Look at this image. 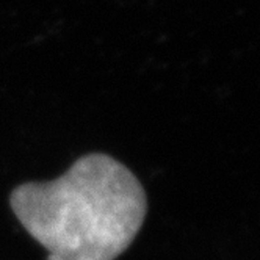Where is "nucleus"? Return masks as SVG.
Segmentation results:
<instances>
[{"label": "nucleus", "mask_w": 260, "mask_h": 260, "mask_svg": "<svg viewBox=\"0 0 260 260\" xmlns=\"http://www.w3.org/2000/svg\"><path fill=\"white\" fill-rule=\"evenodd\" d=\"M10 204L24 229L64 260H115L135 240L147 212L135 174L98 152L80 157L52 182L19 185Z\"/></svg>", "instance_id": "obj_1"}, {"label": "nucleus", "mask_w": 260, "mask_h": 260, "mask_svg": "<svg viewBox=\"0 0 260 260\" xmlns=\"http://www.w3.org/2000/svg\"><path fill=\"white\" fill-rule=\"evenodd\" d=\"M47 260H64V258H63V257H60V255H57V254H49Z\"/></svg>", "instance_id": "obj_2"}]
</instances>
